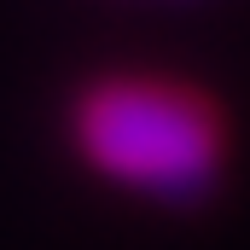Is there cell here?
I'll use <instances>...</instances> for the list:
<instances>
[{"label": "cell", "instance_id": "1", "mask_svg": "<svg viewBox=\"0 0 250 250\" xmlns=\"http://www.w3.org/2000/svg\"><path fill=\"white\" fill-rule=\"evenodd\" d=\"M76 134L111 181L157 192V198L204 192L215 175V157H221L215 117L192 93L151 87V82H111V87L87 93Z\"/></svg>", "mask_w": 250, "mask_h": 250}]
</instances>
